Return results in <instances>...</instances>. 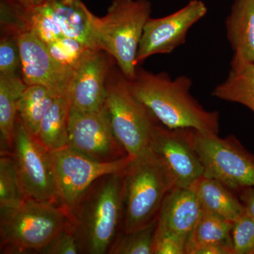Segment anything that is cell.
Wrapping results in <instances>:
<instances>
[{"mask_svg":"<svg viewBox=\"0 0 254 254\" xmlns=\"http://www.w3.org/2000/svg\"><path fill=\"white\" fill-rule=\"evenodd\" d=\"M128 84L132 94L163 126L219 134V113L205 110L195 100L190 93L193 81L186 75L172 78L166 72L153 73L137 68Z\"/></svg>","mask_w":254,"mask_h":254,"instance_id":"6da1fadb","label":"cell"},{"mask_svg":"<svg viewBox=\"0 0 254 254\" xmlns=\"http://www.w3.org/2000/svg\"><path fill=\"white\" fill-rule=\"evenodd\" d=\"M125 172L100 177L68 210V220L74 228L81 254L109 253L123 230Z\"/></svg>","mask_w":254,"mask_h":254,"instance_id":"7a4b0ae2","label":"cell"},{"mask_svg":"<svg viewBox=\"0 0 254 254\" xmlns=\"http://www.w3.org/2000/svg\"><path fill=\"white\" fill-rule=\"evenodd\" d=\"M151 11L149 0H113L105 16L93 14L97 48L114 58L127 79L136 74L138 46Z\"/></svg>","mask_w":254,"mask_h":254,"instance_id":"3957f363","label":"cell"},{"mask_svg":"<svg viewBox=\"0 0 254 254\" xmlns=\"http://www.w3.org/2000/svg\"><path fill=\"white\" fill-rule=\"evenodd\" d=\"M68 221L66 209L51 202L28 199L17 208L1 210V253H41Z\"/></svg>","mask_w":254,"mask_h":254,"instance_id":"277c9868","label":"cell"},{"mask_svg":"<svg viewBox=\"0 0 254 254\" xmlns=\"http://www.w3.org/2000/svg\"><path fill=\"white\" fill-rule=\"evenodd\" d=\"M126 195L123 231L143 228L158 219L173 179L158 157L148 149L132 159L125 172Z\"/></svg>","mask_w":254,"mask_h":254,"instance_id":"5b68a950","label":"cell"},{"mask_svg":"<svg viewBox=\"0 0 254 254\" xmlns=\"http://www.w3.org/2000/svg\"><path fill=\"white\" fill-rule=\"evenodd\" d=\"M104 108L114 133L128 157L136 158L149 149L152 130L158 122L132 94L128 79L117 63L107 79Z\"/></svg>","mask_w":254,"mask_h":254,"instance_id":"8992f818","label":"cell"},{"mask_svg":"<svg viewBox=\"0 0 254 254\" xmlns=\"http://www.w3.org/2000/svg\"><path fill=\"white\" fill-rule=\"evenodd\" d=\"M9 10L45 44L61 38H71L98 49L93 28V14L82 0H52L21 12Z\"/></svg>","mask_w":254,"mask_h":254,"instance_id":"52a82bcc","label":"cell"},{"mask_svg":"<svg viewBox=\"0 0 254 254\" xmlns=\"http://www.w3.org/2000/svg\"><path fill=\"white\" fill-rule=\"evenodd\" d=\"M193 140L203 176L215 179L231 190L254 187V155L235 136L220 138L194 130Z\"/></svg>","mask_w":254,"mask_h":254,"instance_id":"ba28073f","label":"cell"},{"mask_svg":"<svg viewBox=\"0 0 254 254\" xmlns=\"http://www.w3.org/2000/svg\"><path fill=\"white\" fill-rule=\"evenodd\" d=\"M1 25L9 28L17 42L22 78L27 86L41 85L57 96H67L73 73L53 58L46 45L1 5Z\"/></svg>","mask_w":254,"mask_h":254,"instance_id":"9c48e42d","label":"cell"},{"mask_svg":"<svg viewBox=\"0 0 254 254\" xmlns=\"http://www.w3.org/2000/svg\"><path fill=\"white\" fill-rule=\"evenodd\" d=\"M10 154L28 199L60 204L51 152L32 136L16 119L14 144Z\"/></svg>","mask_w":254,"mask_h":254,"instance_id":"30bf717a","label":"cell"},{"mask_svg":"<svg viewBox=\"0 0 254 254\" xmlns=\"http://www.w3.org/2000/svg\"><path fill=\"white\" fill-rule=\"evenodd\" d=\"M51 157L60 204L67 212L96 180L125 172L132 160L127 156L116 161H98L68 146L51 152Z\"/></svg>","mask_w":254,"mask_h":254,"instance_id":"8fae6325","label":"cell"},{"mask_svg":"<svg viewBox=\"0 0 254 254\" xmlns=\"http://www.w3.org/2000/svg\"><path fill=\"white\" fill-rule=\"evenodd\" d=\"M191 128H170L157 123L149 148L163 164L175 187L190 188L203 176L204 169L193 144Z\"/></svg>","mask_w":254,"mask_h":254,"instance_id":"7c38bea8","label":"cell"},{"mask_svg":"<svg viewBox=\"0 0 254 254\" xmlns=\"http://www.w3.org/2000/svg\"><path fill=\"white\" fill-rule=\"evenodd\" d=\"M207 12L208 8L203 1L191 0L173 14L148 18L138 46L137 64L153 55L170 54L185 44L190 28Z\"/></svg>","mask_w":254,"mask_h":254,"instance_id":"4fadbf2b","label":"cell"},{"mask_svg":"<svg viewBox=\"0 0 254 254\" xmlns=\"http://www.w3.org/2000/svg\"><path fill=\"white\" fill-rule=\"evenodd\" d=\"M68 146L101 162L128 156L114 133L104 106L93 112L69 108Z\"/></svg>","mask_w":254,"mask_h":254,"instance_id":"5bb4252c","label":"cell"},{"mask_svg":"<svg viewBox=\"0 0 254 254\" xmlns=\"http://www.w3.org/2000/svg\"><path fill=\"white\" fill-rule=\"evenodd\" d=\"M116 62L106 52L94 50L73 72L67 97L70 108L93 112L104 106L108 75Z\"/></svg>","mask_w":254,"mask_h":254,"instance_id":"9a60e30c","label":"cell"},{"mask_svg":"<svg viewBox=\"0 0 254 254\" xmlns=\"http://www.w3.org/2000/svg\"><path fill=\"white\" fill-rule=\"evenodd\" d=\"M203 210L191 188L174 187L159 212L155 236L175 235L189 240Z\"/></svg>","mask_w":254,"mask_h":254,"instance_id":"2e32d148","label":"cell"},{"mask_svg":"<svg viewBox=\"0 0 254 254\" xmlns=\"http://www.w3.org/2000/svg\"><path fill=\"white\" fill-rule=\"evenodd\" d=\"M234 59L254 64V0H235L225 21Z\"/></svg>","mask_w":254,"mask_h":254,"instance_id":"e0dca14e","label":"cell"},{"mask_svg":"<svg viewBox=\"0 0 254 254\" xmlns=\"http://www.w3.org/2000/svg\"><path fill=\"white\" fill-rule=\"evenodd\" d=\"M190 188L195 192L203 209L230 221H236L245 213L240 198L215 179L202 176Z\"/></svg>","mask_w":254,"mask_h":254,"instance_id":"ac0fdd59","label":"cell"},{"mask_svg":"<svg viewBox=\"0 0 254 254\" xmlns=\"http://www.w3.org/2000/svg\"><path fill=\"white\" fill-rule=\"evenodd\" d=\"M212 95L244 105L254 114V64L232 58L227 78L215 87Z\"/></svg>","mask_w":254,"mask_h":254,"instance_id":"d6986e66","label":"cell"},{"mask_svg":"<svg viewBox=\"0 0 254 254\" xmlns=\"http://www.w3.org/2000/svg\"><path fill=\"white\" fill-rule=\"evenodd\" d=\"M26 87L18 75L0 74V132L7 153L14 144L18 101Z\"/></svg>","mask_w":254,"mask_h":254,"instance_id":"ffe728a7","label":"cell"},{"mask_svg":"<svg viewBox=\"0 0 254 254\" xmlns=\"http://www.w3.org/2000/svg\"><path fill=\"white\" fill-rule=\"evenodd\" d=\"M69 108L67 96L58 97L42 120L36 138L50 152L68 146Z\"/></svg>","mask_w":254,"mask_h":254,"instance_id":"44dd1931","label":"cell"},{"mask_svg":"<svg viewBox=\"0 0 254 254\" xmlns=\"http://www.w3.org/2000/svg\"><path fill=\"white\" fill-rule=\"evenodd\" d=\"M58 97L41 85H30L23 92L18 101L17 117L32 136L36 137L42 120Z\"/></svg>","mask_w":254,"mask_h":254,"instance_id":"7402d4cb","label":"cell"},{"mask_svg":"<svg viewBox=\"0 0 254 254\" xmlns=\"http://www.w3.org/2000/svg\"><path fill=\"white\" fill-rule=\"evenodd\" d=\"M233 224V222L203 209L187 242V254L190 249L199 245H222L232 249Z\"/></svg>","mask_w":254,"mask_h":254,"instance_id":"603a6c76","label":"cell"},{"mask_svg":"<svg viewBox=\"0 0 254 254\" xmlns=\"http://www.w3.org/2000/svg\"><path fill=\"white\" fill-rule=\"evenodd\" d=\"M28 200L23 191L10 153L1 152L0 158V209L11 210L21 206Z\"/></svg>","mask_w":254,"mask_h":254,"instance_id":"cb8c5ba5","label":"cell"},{"mask_svg":"<svg viewBox=\"0 0 254 254\" xmlns=\"http://www.w3.org/2000/svg\"><path fill=\"white\" fill-rule=\"evenodd\" d=\"M157 220L131 232L121 230L110 247V254H153Z\"/></svg>","mask_w":254,"mask_h":254,"instance_id":"d4e9b609","label":"cell"},{"mask_svg":"<svg viewBox=\"0 0 254 254\" xmlns=\"http://www.w3.org/2000/svg\"><path fill=\"white\" fill-rule=\"evenodd\" d=\"M53 58L71 72L94 50L83 42L71 38H61L46 45Z\"/></svg>","mask_w":254,"mask_h":254,"instance_id":"484cf974","label":"cell"},{"mask_svg":"<svg viewBox=\"0 0 254 254\" xmlns=\"http://www.w3.org/2000/svg\"><path fill=\"white\" fill-rule=\"evenodd\" d=\"M1 29L0 74L17 75L18 68H21L17 42L9 28L1 25Z\"/></svg>","mask_w":254,"mask_h":254,"instance_id":"4316f807","label":"cell"},{"mask_svg":"<svg viewBox=\"0 0 254 254\" xmlns=\"http://www.w3.org/2000/svg\"><path fill=\"white\" fill-rule=\"evenodd\" d=\"M234 254H252L254 250V219L245 213L234 222L232 230Z\"/></svg>","mask_w":254,"mask_h":254,"instance_id":"83f0119b","label":"cell"},{"mask_svg":"<svg viewBox=\"0 0 254 254\" xmlns=\"http://www.w3.org/2000/svg\"><path fill=\"white\" fill-rule=\"evenodd\" d=\"M40 254H78L81 253L79 242L74 228L68 221L66 226L55 237L54 240L43 249Z\"/></svg>","mask_w":254,"mask_h":254,"instance_id":"f1b7e54d","label":"cell"},{"mask_svg":"<svg viewBox=\"0 0 254 254\" xmlns=\"http://www.w3.org/2000/svg\"><path fill=\"white\" fill-rule=\"evenodd\" d=\"M188 240L175 235L155 236L153 254H187Z\"/></svg>","mask_w":254,"mask_h":254,"instance_id":"f546056e","label":"cell"},{"mask_svg":"<svg viewBox=\"0 0 254 254\" xmlns=\"http://www.w3.org/2000/svg\"><path fill=\"white\" fill-rule=\"evenodd\" d=\"M3 4L14 12H21L49 2L52 0H1Z\"/></svg>","mask_w":254,"mask_h":254,"instance_id":"4dcf8cb0","label":"cell"},{"mask_svg":"<svg viewBox=\"0 0 254 254\" xmlns=\"http://www.w3.org/2000/svg\"><path fill=\"white\" fill-rule=\"evenodd\" d=\"M187 254H233V250L225 246L199 245L190 249Z\"/></svg>","mask_w":254,"mask_h":254,"instance_id":"1f68e13d","label":"cell"},{"mask_svg":"<svg viewBox=\"0 0 254 254\" xmlns=\"http://www.w3.org/2000/svg\"><path fill=\"white\" fill-rule=\"evenodd\" d=\"M239 198L245 207V213L254 219V187L240 190Z\"/></svg>","mask_w":254,"mask_h":254,"instance_id":"d6a6232c","label":"cell"},{"mask_svg":"<svg viewBox=\"0 0 254 254\" xmlns=\"http://www.w3.org/2000/svg\"><path fill=\"white\" fill-rule=\"evenodd\" d=\"M252 254H254V250L253 253H252Z\"/></svg>","mask_w":254,"mask_h":254,"instance_id":"836d02e7","label":"cell"}]
</instances>
